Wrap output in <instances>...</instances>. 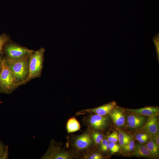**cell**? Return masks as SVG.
Segmentation results:
<instances>
[{"instance_id":"6da1fadb","label":"cell","mask_w":159,"mask_h":159,"mask_svg":"<svg viewBox=\"0 0 159 159\" xmlns=\"http://www.w3.org/2000/svg\"><path fill=\"white\" fill-rule=\"evenodd\" d=\"M45 49L42 48L34 51L30 55L29 63V74L27 78L18 85L30 80L40 76L43 67Z\"/></svg>"},{"instance_id":"7a4b0ae2","label":"cell","mask_w":159,"mask_h":159,"mask_svg":"<svg viewBox=\"0 0 159 159\" xmlns=\"http://www.w3.org/2000/svg\"><path fill=\"white\" fill-rule=\"evenodd\" d=\"M29 56L17 59L7 58L5 59L17 81H21V82L28 76L29 67L28 58Z\"/></svg>"},{"instance_id":"3957f363","label":"cell","mask_w":159,"mask_h":159,"mask_svg":"<svg viewBox=\"0 0 159 159\" xmlns=\"http://www.w3.org/2000/svg\"><path fill=\"white\" fill-rule=\"evenodd\" d=\"M0 84L4 90L9 92L17 85V80L5 59H0Z\"/></svg>"},{"instance_id":"277c9868","label":"cell","mask_w":159,"mask_h":159,"mask_svg":"<svg viewBox=\"0 0 159 159\" xmlns=\"http://www.w3.org/2000/svg\"><path fill=\"white\" fill-rule=\"evenodd\" d=\"M71 155L67 152L62 150L56 142L52 140L45 153L41 158L42 159H69Z\"/></svg>"},{"instance_id":"5b68a950","label":"cell","mask_w":159,"mask_h":159,"mask_svg":"<svg viewBox=\"0 0 159 159\" xmlns=\"http://www.w3.org/2000/svg\"><path fill=\"white\" fill-rule=\"evenodd\" d=\"M34 51L14 44L7 45L5 52L7 58L13 59L21 58L29 56Z\"/></svg>"},{"instance_id":"8992f818","label":"cell","mask_w":159,"mask_h":159,"mask_svg":"<svg viewBox=\"0 0 159 159\" xmlns=\"http://www.w3.org/2000/svg\"><path fill=\"white\" fill-rule=\"evenodd\" d=\"M87 124L92 128L96 130H103L108 126V117L105 115L97 114L91 115L87 120Z\"/></svg>"},{"instance_id":"52a82bcc","label":"cell","mask_w":159,"mask_h":159,"mask_svg":"<svg viewBox=\"0 0 159 159\" xmlns=\"http://www.w3.org/2000/svg\"><path fill=\"white\" fill-rule=\"evenodd\" d=\"M92 143L90 135L86 132L76 137L74 140V145L79 150H83L89 148Z\"/></svg>"},{"instance_id":"ba28073f","label":"cell","mask_w":159,"mask_h":159,"mask_svg":"<svg viewBox=\"0 0 159 159\" xmlns=\"http://www.w3.org/2000/svg\"><path fill=\"white\" fill-rule=\"evenodd\" d=\"M116 105L115 102H112L97 107L82 110L79 112V113L84 112H90L101 115H105L110 113L111 111L115 108Z\"/></svg>"},{"instance_id":"9c48e42d","label":"cell","mask_w":159,"mask_h":159,"mask_svg":"<svg viewBox=\"0 0 159 159\" xmlns=\"http://www.w3.org/2000/svg\"><path fill=\"white\" fill-rule=\"evenodd\" d=\"M158 115L149 116L144 128L150 134L154 135L158 134L159 130V123Z\"/></svg>"},{"instance_id":"30bf717a","label":"cell","mask_w":159,"mask_h":159,"mask_svg":"<svg viewBox=\"0 0 159 159\" xmlns=\"http://www.w3.org/2000/svg\"><path fill=\"white\" fill-rule=\"evenodd\" d=\"M128 126L134 128H139L142 127L146 122L145 117L140 115L133 113L128 115L127 118Z\"/></svg>"},{"instance_id":"8fae6325","label":"cell","mask_w":159,"mask_h":159,"mask_svg":"<svg viewBox=\"0 0 159 159\" xmlns=\"http://www.w3.org/2000/svg\"><path fill=\"white\" fill-rule=\"evenodd\" d=\"M132 113L144 116H150L158 115L159 109L158 107H146L138 109H126Z\"/></svg>"},{"instance_id":"7c38bea8","label":"cell","mask_w":159,"mask_h":159,"mask_svg":"<svg viewBox=\"0 0 159 159\" xmlns=\"http://www.w3.org/2000/svg\"><path fill=\"white\" fill-rule=\"evenodd\" d=\"M110 115L114 122L117 126L120 127L124 125L125 119L121 110L114 108L111 112Z\"/></svg>"},{"instance_id":"4fadbf2b","label":"cell","mask_w":159,"mask_h":159,"mask_svg":"<svg viewBox=\"0 0 159 159\" xmlns=\"http://www.w3.org/2000/svg\"><path fill=\"white\" fill-rule=\"evenodd\" d=\"M134 149V152L132 154V156L146 158L151 156L146 146L141 143L135 145Z\"/></svg>"},{"instance_id":"5bb4252c","label":"cell","mask_w":159,"mask_h":159,"mask_svg":"<svg viewBox=\"0 0 159 159\" xmlns=\"http://www.w3.org/2000/svg\"><path fill=\"white\" fill-rule=\"evenodd\" d=\"M80 125L79 122L75 118H70L67 124V128L68 134L80 130Z\"/></svg>"},{"instance_id":"9a60e30c","label":"cell","mask_w":159,"mask_h":159,"mask_svg":"<svg viewBox=\"0 0 159 159\" xmlns=\"http://www.w3.org/2000/svg\"><path fill=\"white\" fill-rule=\"evenodd\" d=\"M146 146L151 156H157L159 153V146L153 138H151L147 143Z\"/></svg>"},{"instance_id":"2e32d148","label":"cell","mask_w":159,"mask_h":159,"mask_svg":"<svg viewBox=\"0 0 159 159\" xmlns=\"http://www.w3.org/2000/svg\"><path fill=\"white\" fill-rule=\"evenodd\" d=\"M118 140L120 145L123 147L127 144L131 139L129 136L124 132L120 131L118 135Z\"/></svg>"},{"instance_id":"e0dca14e","label":"cell","mask_w":159,"mask_h":159,"mask_svg":"<svg viewBox=\"0 0 159 159\" xmlns=\"http://www.w3.org/2000/svg\"><path fill=\"white\" fill-rule=\"evenodd\" d=\"M8 156V146L0 141V159H6Z\"/></svg>"},{"instance_id":"ac0fdd59","label":"cell","mask_w":159,"mask_h":159,"mask_svg":"<svg viewBox=\"0 0 159 159\" xmlns=\"http://www.w3.org/2000/svg\"><path fill=\"white\" fill-rule=\"evenodd\" d=\"M153 41L156 49L157 56L158 61L159 59V34L158 33L153 37Z\"/></svg>"},{"instance_id":"d6986e66","label":"cell","mask_w":159,"mask_h":159,"mask_svg":"<svg viewBox=\"0 0 159 159\" xmlns=\"http://www.w3.org/2000/svg\"><path fill=\"white\" fill-rule=\"evenodd\" d=\"M92 136L95 143L96 144L101 143L103 139V137L102 135L98 132H93Z\"/></svg>"},{"instance_id":"ffe728a7","label":"cell","mask_w":159,"mask_h":159,"mask_svg":"<svg viewBox=\"0 0 159 159\" xmlns=\"http://www.w3.org/2000/svg\"><path fill=\"white\" fill-rule=\"evenodd\" d=\"M135 144L133 140H130L129 143L122 147L123 149L126 151H130L133 150L135 148Z\"/></svg>"},{"instance_id":"44dd1931","label":"cell","mask_w":159,"mask_h":159,"mask_svg":"<svg viewBox=\"0 0 159 159\" xmlns=\"http://www.w3.org/2000/svg\"><path fill=\"white\" fill-rule=\"evenodd\" d=\"M8 37L5 34L0 36V54L1 52L3 47L8 41Z\"/></svg>"},{"instance_id":"7402d4cb","label":"cell","mask_w":159,"mask_h":159,"mask_svg":"<svg viewBox=\"0 0 159 159\" xmlns=\"http://www.w3.org/2000/svg\"><path fill=\"white\" fill-rule=\"evenodd\" d=\"M109 149L112 153L118 152L119 149V147L115 143L110 142L109 143Z\"/></svg>"},{"instance_id":"603a6c76","label":"cell","mask_w":159,"mask_h":159,"mask_svg":"<svg viewBox=\"0 0 159 159\" xmlns=\"http://www.w3.org/2000/svg\"><path fill=\"white\" fill-rule=\"evenodd\" d=\"M118 135L116 132H114L109 135L108 140L109 142H116L118 140Z\"/></svg>"},{"instance_id":"cb8c5ba5","label":"cell","mask_w":159,"mask_h":159,"mask_svg":"<svg viewBox=\"0 0 159 159\" xmlns=\"http://www.w3.org/2000/svg\"><path fill=\"white\" fill-rule=\"evenodd\" d=\"M103 157L100 154L97 153H94L86 157V159H101L103 158Z\"/></svg>"},{"instance_id":"d4e9b609","label":"cell","mask_w":159,"mask_h":159,"mask_svg":"<svg viewBox=\"0 0 159 159\" xmlns=\"http://www.w3.org/2000/svg\"><path fill=\"white\" fill-rule=\"evenodd\" d=\"M109 141L107 139H103L101 142V148L102 149L104 147L108 145L109 144Z\"/></svg>"},{"instance_id":"484cf974","label":"cell","mask_w":159,"mask_h":159,"mask_svg":"<svg viewBox=\"0 0 159 159\" xmlns=\"http://www.w3.org/2000/svg\"><path fill=\"white\" fill-rule=\"evenodd\" d=\"M136 138L140 143H143L146 142L148 138Z\"/></svg>"},{"instance_id":"4316f807","label":"cell","mask_w":159,"mask_h":159,"mask_svg":"<svg viewBox=\"0 0 159 159\" xmlns=\"http://www.w3.org/2000/svg\"><path fill=\"white\" fill-rule=\"evenodd\" d=\"M136 138H148V135L145 133H141L138 134Z\"/></svg>"},{"instance_id":"83f0119b","label":"cell","mask_w":159,"mask_h":159,"mask_svg":"<svg viewBox=\"0 0 159 159\" xmlns=\"http://www.w3.org/2000/svg\"><path fill=\"white\" fill-rule=\"evenodd\" d=\"M154 137L153 139L155 141V142L159 146V137L158 134L154 135Z\"/></svg>"},{"instance_id":"f1b7e54d","label":"cell","mask_w":159,"mask_h":159,"mask_svg":"<svg viewBox=\"0 0 159 159\" xmlns=\"http://www.w3.org/2000/svg\"><path fill=\"white\" fill-rule=\"evenodd\" d=\"M103 151H107L109 149V144L101 149Z\"/></svg>"},{"instance_id":"f546056e","label":"cell","mask_w":159,"mask_h":159,"mask_svg":"<svg viewBox=\"0 0 159 159\" xmlns=\"http://www.w3.org/2000/svg\"><path fill=\"white\" fill-rule=\"evenodd\" d=\"M0 67H1V63H0Z\"/></svg>"},{"instance_id":"4dcf8cb0","label":"cell","mask_w":159,"mask_h":159,"mask_svg":"<svg viewBox=\"0 0 159 159\" xmlns=\"http://www.w3.org/2000/svg\"></svg>"}]
</instances>
